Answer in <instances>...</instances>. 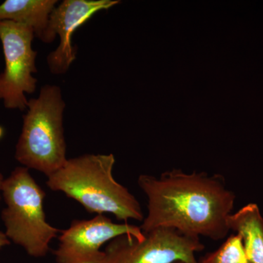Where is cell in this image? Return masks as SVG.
<instances>
[{"mask_svg": "<svg viewBox=\"0 0 263 263\" xmlns=\"http://www.w3.org/2000/svg\"><path fill=\"white\" fill-rule=\"evenodd\" d=\"M198 263H251L239 235L233 234L217 249L205 254Z\"/></svg>", "mask_w": 263, "mask_h": 263, "instance_id": "11", "label": "cell"}, {"mask_svg": "<svg viewBox=\"0 0 263 263\" xmlns=\"http://www.w3.org/2000/svg\"><path fill=\"white\" fill-rule=\"evenodd\" d=\"M138 184L148 199V213L140 227L143 233L169 228L193 238L228 236L227 220L236 197L222 176L174 169L160 177L141 175Z\"/></svg>", "mask_w": 263, "mask_h": 263, "instance_id": "1", "label": "cell"}, {"mask_svg": "<svg viewBox=\"0 0 263 263\" xmlns=\"http://www.w3.org/2000/svg\"><path fill=\"white\" fill-rule=\"evenodd\" d=\"M57 3V0H5L0 5V21L28 26L36 37L48 43L50 15Z\"/></svg>", "mask_w": 263, "mask_h": 263, "instance_id": "9", "label": "cell"}, {"mask_svg": "<svg viewBox=\"0 0 263 263\" xmlns=\"http://www.w3.org/2000/svg\"><path fill=\"white\" fill-rule=\"evenodd\" d=\"M112 0H65L50 15L48 44L59 35L60 45L47 57L50 72L62 75L68 71L76 60L77 50L72 45L74 32L100 10H108L117 5Z\"/></svg>", "mask_w": 263, "mask_h": 263, "instance_id": "8", "label": "cell"}, {"mask_svg": "<svg viewBox=\"0 0 263 263\" xmlns=\"http://www.w3.org/2000/svg\"><path fill=\"white\" fill-rule=\"evenodd\" d=\"M10 241L3 232L0 231V249L10 245Z\"/></svg>", "mask_w": 263, "mask_h": 263, "instance_id": "12", "label": "cell"}, {"mask_svg": "<svg viewBox=\"0 0 263 263\" xmlns=\"http://www.w3.org/2000/svg\"><path fill=\"white\" fill-rule=\"evenodd\" d=\"M144 234L141 240L121 235L110 240L100 263H198L196 254L205 248L200 238L184 236L169 228Z\"/></svg>", "mask_w": 263, "mask_h": 263, "instance_id": "6", "label": "cell"}, {"mask_svg": "<svg viewBox=\"0 0 263 263\" xmlns=\"http://www.w3.org/2000/svg\"><path fill=\"white\" fill-rule=\"evenodd\" d=\"M113 155H84L67 159L46 182L52 191L60 192L80 203L89 213L111 214L119 221H143L139 201L113 176Z\"/></svg>", "mask_w": 263, "mask_h": 263, "instance_id": "2", "label": "cell"}, {"mask_svg": "<svg viewBox=\"0 0 263 263\" xmlns=\"http://www.w3.org/2000/svg\"><path fill=\"white\" fill-rule=\"evenodd\" d=\"M131 235L141 240L140 227L127 222L117 224L104 214L90 219H75L60 232L58 247L53 252L57 263H100L105 256L101 247L121 236Z\"/></svg>", "mask_w": 263, "mask_h": 263, "instance_id": "7", "label": "cell"}, {"mask_svg": "<svg viewBox=\"0 0 263 263\" xmlns=\"http://www.w3.org/2000/svg\"><path fill=\"white\" fill-rule=\"evenodd\" d=\"M230 231L239 235L251 263H263V218L258 205L249 203L228 216Z\"/></svg>", "mask_w": 263, "mask_h": 263, "instance_id": "10", "label": "cell"}, {"mask_svg": "<svg viewBox=\"0 0 263 263\" xmlns=\"http://www.w3.org/2000/svg\"><path fill=\"white\" fill-rule=\"evenodd\" d=\"M5 179L3 174L0 173V200H1L2 189H3V183H4Z\"/></svg>", "mask_w": 263, "mask_h": 263, "instance_id": "13", "label": "cell"}, {"mask_svg": "<svg viewBox=\"0 0 263 263\" xmlns=\"http://www.w3.org/2000/svg\"><path fill=\"white\" fill-rule=\"evenodd\" d=\"M174 263H185V262H181V261H178V262H174Z\"/></svg>", "mask_w": 263, "mask_h": 263, "instance_id": "14", "label": "cell"}, {"mask_svg": "<svg viewBox=\"0 0 263 263\" xmlns=\"http://www.w3.org/2000/svg\"><path fill=\"white\" fill-rule=\"evenodd\" d=\"M27 109L15 158L23 167L48 177L67 160L63 126L65 103L60 86H43L37 98L29 100Z\"/></svg>", "mask_w": 263, "mask_h": 263, "instance_id": "3", "label": "cell"}, {"mask_svg": "<svg viewBox=\"0 0 263 263\" xmlns=\"http://www.w3.org/2000/svg\"><path fill=\"white\" fill-rule=\"evenodd\" d=\"M32 28L11 21H0V41L5 58V68L0 73V100L7 109L24 111L29 100L26 94L37 89L36 58L32 48Z\"/></svg>", "mask_w": 263, "mask_h": 263, "instance_id": "5", "label": "cell"}, {"mask_svg": "<svg viewBox=\"0 0 263 263\" xmlns=\"http://www.w3.org/2000/svg\"><path fill=\"white\" fill-rule=\"evenodd\" d=\"M2 196L6 207L2 212L7 238L20 246L29 256L43 257L50 243L61 230L46 220L43 209L46 193L27 167H18L5 179Z\"/></svg>", "mask_w": 263, "mask_h": 263, "instance_id": "4", "label": "cell"}]
</instances>
